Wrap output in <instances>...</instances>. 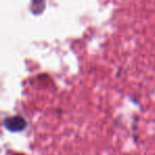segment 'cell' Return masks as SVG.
Listing matches in <instances>:
<instances>
[{"instance_id":"cell-1","label":"cell","mask_w":155,"mask_h":155,"mask_svg":"<svg viewBox=\"0 0 155 155\" xmlns=\"http://www.w3.org/2000/svg\"><path fill=\"white\" fill-rule=\"evenodd\" d=\"M5 124L10 130L12 131H19L25 128V121L21 117H12L5 121Z\"/></svg>"}]
</instances>
